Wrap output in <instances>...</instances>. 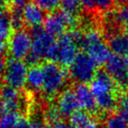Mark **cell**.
<instances>
[{"mask_svg":"<svg viewBox=\"0 0 128 128\" xmlns=\"http://www.w3.org/2000/svg\"><path fill=\"white\" fill-rule=\"evenodd\" d=\"M32 50L26 58L27 63L30 66H36L43 59H48L55 62L57 41L44 29L34 28L32 32Z\"/></svg>","mask_w":128,"mask_h":128,"instance_id":"2","label":"cell"},{"mask_svg":"<svg viewBox=\"0 0 128 128\" xmlns=\"http://www.w3.org/2000/svg\"><path fill=\"white\" fill-rule=\"evenodd\" d=\"M80 46L97 66L106 64L111 58L112 52L98 29L91 28L83 35Z\"/></svg>","mask_w":128,"mask_h":128,"instance_id":"4","label":"cell"},{"mask_svg":"<svg viewBox=\"0 0 128 128\" xmlns=\"http://www.w3.org/2000/svg\"><path fill=\"white\" fill-rule=\"evenodd\" d=\"M96 100L97 109L102 113H109L118 104L116 83L106 72H98L90 86Z\"/></svg>","mask_w":128,"mask_h":128,"instance_id":"1","label":"cell"},{"mask_svg":"<svg viewBox=\"0 0 128 128\" xmlns=\"http://www.w3.org/2000/svg\"><path fill=\"white\" fill-rule=\"evenodd\" d=\"M32 43V34L24 29H20L13 32L8 39L7 51L12 58L23 60L30 54Z\"/></svg>","mask_w":128,"mask_h":128,"instance_id":"7","label":"cell"},{"mask_svg":"<svg viewBox=\"0 0 128 128\" xmlns=\"http://www.w3.org/2000/svg\"><path fill=\"white\" fill-rule=\"evenodd\" d=\"M28 0H12V10L23 12L26 5L28 4Z\"/></svg>","mask_w":128,"mask_h":128,"instance_id":"25","label":"cell"},{"mask_svg":"<svg viewBox=\"0 0 128 128\" xmlns=\"http://www.w3.org/2000/svg\"><path fill=\"white\" fill-rule=\"evenodd\" d=\"M28 128H48V126L44 121H41L39 120H33L30 121Z\"/></svg>","mask_w":128,"mask_h":128,"instance_id":"27","label":"cell"},{"mask_svg":"<svg viewBox=\"0 0 128 128\" xmlns=\"http://www.w3.org/2000/svg\"><path fill=\"white\" fill-rule=\"evenodd\" d=\"M12 0H0V9H5L7 6L12 4Z\"/></svg>","mask_w":128,"mask_h":128,"instance_id":"30","label":"cell"},{"mask_svg":"<svg viewBox=\"0 0 128 128\" xmlns=\"http://www.w3.org/2000/svg\"><path fill=\"white\" fill-rule=\"evenodd\" d=\"M12 27L10 15L5 9H0V38L5 41L12 35Z\"/></svg>","mask_w":128,"mask_h":128,"instance_id":"17","label":"cell"},{"mask_svg":"<svg viewBox=\"0 0 128 128\" xmlns=\"http://www.w3.org/2000/svg\"><path fill=\"white\" fill-rule=\"evenodd\" d=\"M106 128H126L127 124L120 114H111L104 122Z\"/></svg>","mask_w":128,"mask_h":128,"instance_id":"20","label":"cell"},{"mask_svg":"<svg viewBox=\"0 0 128 128\" xmlns=\"http://www.w3.org/2000/svg\"><path fill=\"white\" fill-rule=\"evenodd\" d=\"M28 70L24 61L14 58L9 59L3 78L4 82L6 86L20 91L26 86Z\"/></svg>","mask_w":128,"mask_h":128,"instance_id":"8","label":"cell"},{"mask_svg":"<svg viewBox=\"0 0 128 128\" xmlns=\"http://www.w3.org/2000/svg\"><path fill=\"white\" fill-rule=\"evenodd\" d=\"M6 64L7 61H5L4 58H0V79H3L4 78L5 70H6Z\"/></svg>","mask_w":128,"mask_h":128,"instance_id":"28","label":"cell"},{"mask_svg":"<svg viewBox=\"0 0 128 128\" xmlns=\"http://www.w3.org/2000/svg\"><path fill=\"white\" fill-rule=\"evenodd\" d=\"M125 58H126V59H127V60H128V53L126 54V56H125Z\"/></svg>","mask_w":128,"mask_h":128,"instance_id":"32","label":"cell"},{"mask_svg":"<svg viewBox=\"0 0 128 128\" xmlns=\"http://www.w3.org/2000/svg\"><path fill=\"white\" fill-rule=\"evenodd\" d=\"M68 26L61 12H52L46 17L44 22V30L47 33L55 37H61L64 34Z\"/></svg>","mask_w":128,"mask_h":128,"instance_id":"12","label":"cell"},{"mask_svg":"<svg viewBox=\"0 0 128 128\" xmlns=\"http://www.w3.org/2000/svg\"><path fill=\"white\" fill-rule=\"evenodd\" d=\"M48 128H75V127L73 126V125L71 122L60 120L58 121L55 122V123L52 124L51 126H48Z\"/></svg>","mask_w":128,"mask_h":128,"instance_id":"26","label":"cell"},{"mask_svg":"<svg viewBox=\"0 0 128 128\" xmlns=\"http://www.w3.org/2000/svg\"><path fill=\"white\" fill-rule=\"evenodd\" d=\"M97 66L87 54L79 53L70 66V77L78 84H86L96 76Z\"/></svg>","mask_w":128,"mask_h":128,"instance_id":"6","label":"cell"},{"mask_svg":"<svg viewBox=\"0 0 128 128\" xmlns=\"http://www.w3.org/2000/svg\"><path fill=\"white\" fill-rule=\"evenodd\" d=\"M55 106L62 118H71L79 108L74 90L68 88L61 92L57 97Z\"/></svg>","mask_w":128,"mask_h":128,"instance_id":"10","label":"cell"},{"mask_svg":"<svg viewBox=\"0 0 128 128\" xmlns=\"http://www.w3.org/2000/svg\"><path fill=\"white\" fill-rule=\"evenodd\" d=\"M106 72L116 84H127L128 60L122 56L112 55L106 64Z\"/></svg>","mask_w":128,"mask_h":128,"instance_id":"9","label":"cell"},{"mask_svg":"<svg viewBox=\"0 0 128 128\" xmlns=\"http://www.w3.org/2000/svg\"><path fill=\"white\" fill-rule=\"evenodd\" d=\"M42 67L44 71L43 94L47 100H52L64 91L67 84L68 74L64 67L52 61L46 62Z\"/></svg>","mask_w":128,"mask_h":128,"instance_id":"3","label":"cell"},{"mask_svg":"<svg viewBox=\"0 0 128 128\" xmlns=\"http://www.w3.org/2000/svg\"><path fill=\"white\" fill-rule=\"evenodd\" d=\"M44 84V71L43 67L39 64L30 66L28 70L26 77V86H27L26 92L35 94L38 91L42 90Z\"/></svg>","mask_w":128,"mask_h":128,"instance_id":"14","label":"cell"},{"mask_svg":"<svg viewBox=\"0 0 128 128\" xmlns=\"http://www.w3.org/2000/svg\"><path fill=\"white\" fill-rule=\"evenodd\" d=\"M109 47L114 55L125 57L128 53V32L112 35L109 40Z\"/></svg>","mask_w":128,"mask_h":128,"instance_id":"15","label":"cell"},{"mask_svg":"<svg viewBox=\"0 0 128 128\" xmlns=\"http://www.w3.org/2000/svg\"><path fill=\"white\" fill-rule=\"evenodd\" d=\"M71 122L75 128H98V122L90 113L78 111L72 115Z\"/></svg>","mask_w":128,"mask_h":128,"instance_id":"16","label":"cell"},{"mask_svg":"<svg viewBox=\"0 0 128 128\" xmlns=\"http://www.w3.org/2000/svg\"><path fill=\"white\" fill-rule=\"evenodd\" d=\"M120 2H121V3L125 4H128V0H118Z\"/></svg>","mask_w":128,"mask_h":128,"instance_id":"31","label":"cell"},{"mask_svg":"<svg viewBox=\"0 0 128 128\" xmlns=\"http://www.w3.org/2000/svg\"><path fill=\"white\" fill-rule=\"evenodd\" d=\"M21 114L17 112L5 113L0 118V128H16Z\"/></svg>","mask_w":128,"mask_h":128,"instance_id":"19","label":"cell"},{"mask_svg":"<svg viewBox=\"0 0 128 128\" xmlns=\"http://www.w3.org/2000/svg\"><path fill=\"white\" fill-rule=\"evenodd\" d=\"M35 3L38 4L44 10H54L61 3V0H35Z\"/></svg>","mask_w":128,"mask_h":128,"instance_id":"23","label":"cell"},{"mask_svg":"<svg viewBox=\"0 0 128 128\" xmlns=\"http://www.w3.org/2000/svg\"><path fill=\"white\" fill-rule=\"evenodd\" d=\"M44 10L36 3L29 2L23 10L24 24L32 28H38L44 24L46 19Z\"/></svg>","mask_w":128,"mask_h":128,"instance_id":"11","label":"cell"},{"mask_svg":"<svg viewBox=\"0 0 128 128\" xmlns=\"http://www.w3.org/2000/svg\"><path fill=\"white\" fill-rule=\"evenodd\" d=\"M126 86H127V92H128V81H127V84H126Z\"/></svg>","mask_w":128,"mask_h":128,"instance_id":"33","label":"cell"},{"mask_svg":"<svg viewBox=\"0 0 128 128\" xmlns=\"http://www.w3.org/2000/svg\"><path fill=\"white\" fill-rule=\"evenodd\" d=\"M79 42L73 37L71 32L64 33L57 40L55 63L62 67L71 66L78 55Z\"/></svg>","mask_w":128,"mask_h":128,"instance_id":"5","label":"cell"},{"mask_svg":"<svg viewBox=\"0 0 128 128\" xmlns=\"http://www.w3.org/2000/svg\"><path fill=\"white\" fill-rule=\"evenodd\" d=\"M79 107L86 112H92L97 109L96 100L90 86L86 84H77L74 87Z\"/></svg>","mask_w":128,"mask_h":128,"instance_id":"13","label":"cell"},{"mask_svg":"<svg viewBox=\"0 0 128 128\" xmlns=\"http://www.w3.org/2000/svg\"><path fill=\"white\" fill-rule=\"evenodd\" d=\"M7 51V46L4 40L0 38V58H3L4 54Z\"/></svg>","mask_w":128,"mask_h":128,"instance_id":"29","label":"cell"},{"mask_svg":"<svg viewBox=\"0 0 128 128\" xmlns=\"http://www.w3.org/2000/svg\"><path fill=\"white\" fill-rule=\"evenodd\" d=\"M118 112L120 115L128 124V97L121 98L118 103Z\"/></svg>","mask_w":128,"mask_h":128,"instance_id":"24","label":"cell"},{"mask_svg":"<svg viewBox=\"0 0 128 128\" xmlns=\"http://www.w3.org/2000/svg\"><path fill=\"white\" fill-rule=\"evenodd\" d=\"M114 0H81V4L86 10H92L97 9L98 10L106 12L113 5Z\"/></svg>","mask_w":128,"mask_h":128,"instance_id":"18","label":"cell"},{"mask_svg":"<svg viewBox=\"0 0 128 128\" xmlns=\"http://www.w3.org/2000/svg\"><path fill=\"white\" fill-rule=\"evenodd\" d=\"M126 128H128V126H127V127H126Z\"/></svg>","mask_w":128,"mask_h":128,"instance_id":"34","label":"cell"},{"mask_svg":"<svg viewBox=\"0 0 128 128\" xmlns=\"http://www.w3.org/2000/svg\"><path fill=\"white\" fill-rule=\"evenodd\" d=\"M114 19L128 32V4L122 5L114 14Z\"/></svg>","mask_w":128,"mask_h":128,"instance_id":"21","label":"cell"},{"mask_svg":"<svg viewBox=\"0 0 128 128\" xmlns=\"http://www.w3.org/2000/svg\"><path fill=\"white\" fill-rule=\"evenodd\" d=\"M60 4L62 6L63 10L73 14H76L82 6L81 0H61Z\"/></svg>","mask_w":128,"mask_h":128,"instance_id":"22","label":"cell"}]
</instances>
